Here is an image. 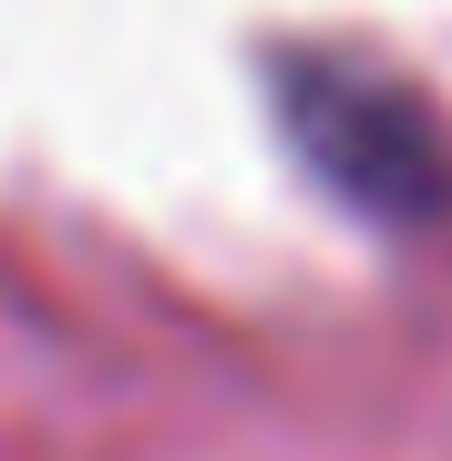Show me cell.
<instances>
[{
    "mask_svg": "<svg viewBox=\"0 0 452 461\" xmlns=\"http://www.w3.org/2000/svg\"><path fill=\"white\" fill-rule=\"evenodd\" d=\"M288 133L329 195H350L381 226H432L452 205V123L432 113V93L401 83L391 62H360V51H288L278 72Z\"/></svg>",
    "mask_w": 452,
    "mask_h": 461,
    "instance_id": "obj_1",
    "label": "cell"
}]
</instances>
